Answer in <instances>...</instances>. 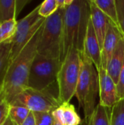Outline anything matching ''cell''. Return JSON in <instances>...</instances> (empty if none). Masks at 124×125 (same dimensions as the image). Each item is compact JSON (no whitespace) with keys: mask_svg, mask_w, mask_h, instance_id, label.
I'll use <instances>...</instances> for the list:
<instances>
[{"mask_svg":"<svg viewBox=\"0 0 124 125\" xmlns=\"http://www.w3.org/2000/svg\"><path fill=\"white\" fill-rule=\"evenodd\" d=\"M66 8H58L45 18L37 47V53L50 59H60Z\"/></svg>","mask_w":124,"mask_h":125,"instance_id":"obj_5","label":"cell"},{"mask_svg":"<svg viewBox=\"0 0 124 125\" xmlns=\"http://www.w3.org/2000/svg\"><path fill=\"white\" fill-rule=\"evenodd\" d=\"M99 94L98 72L92 61L83 53H81V69L75 97L79 108L83 109L85 118L90 116L96 107Z\"/></svg>","mask_w":124,"mask_h":125,"instance_id":"obj_3","label":"cell"},{"mask_svg":"<svg viewBox=\"0 0 124 125\" xmlns=\"http://www.w3.org/2000/svg\"><path fill=\"white\" fill-rule=\"evenodd\" d=\"M16 18V0H0V23Z\"/></svg>","mask_w":124,"mask_h":125,"instance_id":"obj_18","label":"cell"},{"mask_svg":"<svg viewBox=\"0 0 124 125\" xmlns=\"http://www.w3.org/2000/svg\"><path fill=\"white\" fill-rule=\"evenodd\" d=\"M22 125H36L35 117H34V114L33 112L31 111L30 112L28 117L26 119V120L23 122Z\"/></svg>","mask_w":124,"mask_h":125,"instance_id":"obj_28","label":"cell"},{"mask_svg":"<svg viewBox=\"0 0 124 125\" xmlns=\"http://www.w3.org/2000/svg\"><path fill=\"white\" fill-rule=\"evenodd\" d=\"M73 0H57L58 8H66L72 3Z\"/></svg>","mask_w":124,"mask_h":125,"instance_id":"obj_29","label":"cell"},{"mask_svg":"<svg viewBox=\"0 0 124 125\" xmlns=\"http://www.w3.org/2000/svg\"><path fill=\"white\" fill-rule=\"evenodd\" d=\"M10 104L25 107L34 113H52L61 104L57 81L43 90H36L28 87L15 97Z\"/></svg>","mask_w":124,"mask_h":125,"instance_id":"obj_4","label":"cell"},{"mask_svg":"<svg viewBox=\"0 0 124 125\" xmlns=\"http://www.w3.org/2000/svg\"><path fill=\"white\" fill-rule=\"evenodd\" d=\"M61 62L58 59H50L37 54L31 67L28 87L43 90L57 81Z\"/></svg>","mask_w":124,"mask_h":125,"instance_id":"obj_7","label":"cell"},{"mask_svg":"<svg viewBox=\"0 0 124 125\" xmlns=\"http://www.w3.org/2000/svg\"><path fill=\"white\" fill-rule=\"evenodd\" d=\"M58 9L57 0H45L39 4V14L41 17L47 18L55 13Z\"/></svg>","mask_w":124,"mask_h":125,"instance_id":"obj_22","label":"cell"},{"mask_svg":"<svg viewBox=\"0 0 124 125\" xmlns=\"http://www.w3.org/2000/svg\"><path fill=\"white\" fill-rule=\"evenodd\" d=\"M124 64V38L122 37L111 58L110 59L108 64L107 65L106 70L108 73V75L111 77V78L115 81V83L117 84L119 80V76L121 71L122 70V67Z\"/></svg>","mask_w":124,"mask_h":125,"instance_id":"obj_14","label":"cell"},{"mask_svg":"<svg viewBox=\"0 0 124 125\" xmlns=\"http://www.w3.org/2000/svg\"><path fill=\"white\" fill-rule=\"evenodd\" d=\"M83 53L92 61L97 72H99L102 67V50L91 18L85 39Z\"/></svg>","mask_w":124,"mask_h":125,"instance_id":"obj_10","label":"cell"},{"mask_svg":"<svg viewBox=\"0 0 124 125\" xmlns=\"http://www.w3.org/2000/svg\"><path fill=\"white\" fill-rule=\"evenodd\" d=\"M117 90L119 99H124V64L121 71L119 80L117 83Z\"/></svg>","mask_w":124,"mask_h":125,"instance_id":"obj_26","label":"cell"},{"mask_svg":"<svg viewBox=\"0 0 124 125\" xmlns=\"http://www.w3.org/2000/svg\"><path fill=\"white\" fill-rule=\"evenodd\" d=\"M30 2V0H16V15L18 16L23 7Z\"/></svg>","mask_w":124,"mask_h":125,"instance_id":"obj_27","label":"cell"},{"mask_svg":"<svg viewBox=\"0 0 124 125\" xmlns=\"http://www.w3.org/2000/svg\"><path fill=\"white\" fill-rule=\"evenodd\" d=\"M10 104L7 99L3 86L0 88V125H4L9 117Z\"/></svg>","mask_w":124,"mask_h":125,"instance_id":"obj_23","label":"cell"},{"mask_svg":"<svg viewBox=\"0 0 124 125\" xmlns=\"http://www.w3.org/2000/svg\"><path fill=\"white\" fill-rule=\"evenodd\" d=\"M118 27L124 38V0H116Z\"/></svg>","mask_w":124,"mask_h":125,"instance_id":"obj_25","label":"cell"},{"mask_svg":"<svg viewBox=\"0 0 124 125\" xmlns=\"http://www.w3.org/2000/svg\"><path fill=\"white\" fill-rule=\"evenodd\" d=\"M34 113V112H33ZM36 125H53V117L52 113L48 112H34Z\"/></svg>","mask_w":124,"mask_h":125,"instance_id":"obj_24","label":"cell"},{"mask_svg":"<svg viewBox=\"0 0 124 125\" xmlns=\"http://www.w3.org/2000/svg\"><path fill=\"white\" fill-rule=\"evenodd\" d=\"M4 125H16V124H15V123L11 120V119H10V117H8V118H7V119L6 120V122H4Z\"/></svg>","mask_w":124,"mask_h":125,"instance_id":"obj_30","label":"cell"},{"mask_svg":"<svg viewBox=\"0 0 124 125\" xmlns=\"http://www.w3.org/2000/svg\"><path fill=\"white\" fill-rule=\"evenodd\" d=\"M124 37L112 21H110L107 32L104 40L102 48V67L105 69L110 59L111 58L119 40Z\"/></svg>","mask_w":124,"mask_h":125,"instance_id":"obj_11","label":"cell"},{"mask_svg":"<svg viewBox=\"0 0 124 125\" xmlns=\"http://www.w3.org/2000/svg\"><path fill=\"white\" fill-rule=\"evenodd\" d=\"M17 21L12 19L0 23V44L12 40L16 32Z\"/></svg>","mask_w":124,"mask_h":125,"instance_id":"obj_19","label":"cell"},{"mask_svg":"<svg viewBox=\"0 0 124 125\" xmlns=\"http://www.w3.org/2000/svg\"><path fill=\"white\" fill-rule=\"evenodd\" d=\"M111 108H106L101 104H97L93 114L84 118L86 125H110Z\"/></svg>","mask_w":124,"mask_h":125,"instance_id":"obj_15","label":"cell"},{"mask_svg":"<svg viewBox=\"0 0 124 125\" xmlns=\"http://www.w3.org/2000/svg\"><path fill=\"white\" fill-rule=\"evenodd\" d=\"M89 3L91 11V21L102 50L104 40L105 38L111 21L96 6V4L94 2V0H89Z\"/></svg>","mask_w":124,"mask_h":125,"instance_id":"obj_12","label":"cell"},{"mask_svg":"<svg viewBox=\"0 0 124 125\" xmlns=\"http://www.w3.org/2000/svg\"><path fill=\"white\" fill-rule=\"evenodd\" d=\"M110 125H124V99L120 100L111 108Z\"/></svg>","mask_w":124,"mask_h":125,"instance_id":"obj_21","label":"cell"},{"mask_svg":"<svg viewBox=\"0 0 124 125\" xmlns=\"http://www.w3.org/2000/svg\"><path fill=\"white\" fill-rule=\"evenodd\" d=\"M99 75V104L112 108L119 100L117 84L108 75L107 70L102 67L98 72Z\"/></svg>","mask_w":124,"mask_h":125,"instance_id":"obj_9","label":"cell"},{"mask_svg":"<svg viewBox=\"0 0 124 125\" xmlns=\"http://www.w3.org/2000/svg\"><path fill=\"white\" fill-rule=\"evenodd\" d=\"M39 5L17 21V29L12 40L11 61L13 60L43 25L45 18L39 14Z\"/></svg>","mask_w":124,"mask_h":125,"instance_id":"obj_8","label":"cell"},{"mask_svg":"<svg viewBox=\"0 0 124 125\" xmlns=\"http://www.w3.org/2000/svg\"><path fill=\"white\" fill-rule=\"evenodd\" d=\"M12 40L0 44V88L3 86L6 73L11 62Z\"/></svg>","mask_w":124,"mask_h":125,"instance_id":"obj_16","label":"cell"},{"mask_svg":"<svg viewBox=\"0 0 124 125\" xmlns=\"http://www.w3.org/2000/svg\"><path fill=\"white\" fill-rule=\"evenodd\" d=\"M54 121L60 125H80L82 119L70 103H61L52 112Z\"/></svg>","mask_w":124,"mask_h":125,"instance_id":"obj_13","label":"cell"},{"mask_svg":"<svg viewBox=\"0 0 124 125\" xmlns=\"http://www.w3.org/2000/svg\"><path fill=\"white\" fill-rule=\"evenodd\" d=\"M30 111L23 106L10 105L9 117L17 125H22L30 114Z\"/></svg>","mask_w":124,"mask_h":125,"instance_id":"obj_20","label":"cell"},{"mask_svg":"<svg viewBox=\"0 0 124 125\" xmlns=\"http://www.w3.org/2000/svg\"><path fill=\"white\" fill-rule=\"evenodd\" d=\"M53 125H59L58 123H57L56 121H54V122H53Z\"/></svg>","mask_w":124,"mask_h":125,"instance_id":"obj_31","label":"cell"},{"mask_svg":"<svg viewBox=\"0 0 124 125\" xmlns=\"http://www.w3.org/2000/svg\"><path fill=\"white\" fill-rule=\"evenodd\" d=\"M94 2L106 16L118 26L116 0H94Z\"/></svg>","mask_w":124,"mask_h":125,"instance_id":"obj_17","label":"cell"},{"mask_svg":"<svg viewBox=\"0 0 124 125\" xmlns=\"http://www.w3.org/2000/svg\"><path fill=\"white\" fill-rule=\"evenodd\" d=\"M81 53L77 50H71L61 62L56 81L61 103H70L75 96L81 69Z\"/></svg>","mask_w":124,"mask_h":125,"instance_id":"obj_6","label":"cell"},{"mask_svg":"<svg viewBox=\"0 0 124 125\" xmlns=\"http://www.w3.org/2000/svg\"><path fill=\"white\" fill-rule=\"evenodd\" d=\"M91 18L89 0H73L65 9L60 61L73 49L83 51L88 22Z\"/></svg>","mask_w":124,"mask_h":125,"instance_id":"obj_1","label":"cell"},{"mask_svg":"<svg viewBox=\"0 0 124 125\" xmlns=\"http://www.w3.org/2000/svg\"><path fill=\"white\" fill-rule=\"evenodd\" d=\"M42 28L43 25L9 64L3 88L10 103L15 97L28 88L29 73L32 62L37 54V47Z\"/></svg>","mask_w":124,"mask_h":125,"instance_id":"obj_2","label":"cell"}]
</instances>
